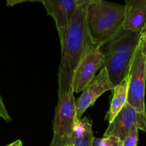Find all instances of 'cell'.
<instances>
[{
  "label": "cell",
  "mask_w": 146,
  "mask_h": 146,
  "mask_svg": "<svg viewBox=\"0 0 146 146\" xmlns=\"http://www.w3.org/2000/svg\"><path fill=\"white\" fill-rule=\"evenodd\" d=\"M0 112H1V114L3 115L4 121H7V122H10V121H11V116L9 115L7 108H6V106L5 105H4V101H3V99L2 98H1V95H0Z\"/></svg>",
  "instance_id": "cell-15"
},
{
  "label": "cell",
  "mask_w": 146,
  "mask_h": 146,
  "mask_svg": "<svg viewBox=\"0 0 146 146\" xmlns=\"http://www.w3.org/2000/svg\"><path fill=\"white\" fill-rule=\"evenodd\" d=\"M145 81L146 54L140 42L130 68L127 103L141 113H146Z\"/></svg>",
  "instance_id": "cell-5"
},
{
  "label": "cell",
  "mask_w": 146,
  "mask_h": 146,
  "mask_svg": "<svg viewBox=\"0 0 146 146\" xmlns=\"http://www.w3.org/2000/svg\"><path fill=\"white\" fill-rule=\"evenodd\" d=\"M20 146H23V144H21V145H20Z\"/></svg>",
  "instance_id": "cell-22"
},
{
  "label": "cell",
  "mask_w": 146,
  "mask_h": 146,
  "mask_svg": "<svg viewBox=\"0 0 146 146\" xmlns=\"http://www.w3.org/2000/svg\"><path fill=\"white\" fill-rule=\"evenodd\" d=\"M104 58L99 47L96 46L90 50L77 66L74 73L72 83V91L74 94L82 92L96 76V74L103 68Z\"/></svg>",
  "instance_id": "cell-7"
},
{
  "label": "cell",
  "mask_w": 146,
  "mask_h": 146,
  "mask_svg": "<svg viewBox=\"0 0 146 146\" xmlns=\"http://www.w3.org/2000/svg\"><path fill=\"white\" fill-rule=\"evenodd\" d=\"M88 6L77 7L71 15L61 43V59L58 70V94L72 91L74 73L90 50L97 46L88 33L86 23Z\"/></svg>",
  "instance_id": "cell-1"
},
{
  "label": "cell",
  "mask_w": 146,
  "mask_h": 146,
  "mask_svg": "<svg viewBox=\"0 0 146 146\" xmlns=\"http://www.w3.org/2000/svg\"><path fill=\"white\" fill-rule=\"evenodd\" d=\"M21 144H22V142H21V140H17V141H14V142L11 143L6 146H20Z\"/></svg>",
  "instance_id": "cell-19"
},
{
  "label": "cell",
  "mask_w": 146,
  "mask_h": 146,
  "mask_svg": "<svg viewBox=\"0 0 146 146\" xmlns=\"http://www.w3.org/2000/svg\"><path fill=\"white\" fill-rule=\"evenodd\" d=\"M68 146H74V144H72V145H68Z\"/></svg>",
  "instance_id": "cell-21"
},
{
  "label": "cell",
  "mask_w": 146,
  "mask_h": 146,
  "mask_svg": "<svg viewBox=\"0 0 146 146\" xmlns=\"http://www.w3.org/2000/svg\"><path fill=\"white\" fill-rule=\"evenodd\" d=\"M141 44L144 53L146 54V24L141 33Z\"/></svg>",
  "instance_id": "cell-17"
},
{
  "label": "cell",
  "mask_w": 146,
  "mask_h": 146,
  "mask_svg": "<svg viewBox=\"0 0 146 146\" xmlns=\"http://www.w3.org/2000/svg\"><path fill=\"white\" fill-rule=\"evenodd\" d=\"M76 3L77 7H81V6H88L91 3L94 2V1H99V0H75Z\"/></svg>",
  "instance_id": "cell-18"
},
{
  "label": "cell",
  "mask_w": 146,
  "mask_h": 146,
  "mask_svg": "<svg viewBox=\"0 0 146 146\" xmlns=\"http://www.w3.org/2000/svg\"><path fill=\"white\" fill-rule=\"evenodd\" d=\"M128 83L129 74L128 76L118 85L114 86L113 91L112 98L111 101L110 108L105 115V121L111 123L113 121L120 111L123 109L128 101Z\"/></svg>",
  "instance_id": "cell-11"
},
{
  "label": "cell",
  "mask_w": 146,
  "mask_h": 146,
  "mask_svg": "<svg viewBox=\"0 0 146 146\" xmlns=\"http://www.w3.org/2000/svg\"><path fill=\"white\" fill-rule=\"evenodd\" d=\"M145 133H146V131H145Z\"/></svg>",
  "instance_id": "cell-23"
},
{
  "label": "cell",
  "mask_w": 146,
  "mask_h": 146,
  "mask_svg": "<svg viewBox=\"0 0 146 146\" xmlns=\"http://www.w3.org/2000/svg\"><path fill=\"white\" fill-rule=\"evenodd\" d=\"M140 42L141 33L125 30L122 27L112 38L98 46L104 58L103 68L108 71L113 86L122 82L129 74Z\"/></svg>",
  "instance_id": "cell-2"
},
{
  "label": "cell",
  "mask_w": 146,
  "mask_h": 146,
  "mask_svg": "<svg viewBox=\"0 0 146 146\" xmlns=\"http://www.w3.org/2000/svg\"><path fill=\"white\" fill-rule=\"evenodd\" d=\"M92 146H123L122 140L113 135L98 138L94 137L92 141Z\"/></svg>",
  "instance_id": "cell-13"
},
{
  "label": "cell",
  "mask_w": 146,
  "mask_h": 146,
  "mask_svg": "<svg viewBox=\"0 0 146 146\" xmlns=\"http://www.w3.org/2000/svg\"><path fill=\"white\" fill-rule=\"evenodd\" d=\"M125 6L106 0L94 1L88 5L86 23L88 33L98 46L112 38L123 27Z\"/></svg>",
  "instance_id": "cell-3"
},
{
  "label": "cell",
  "mask_w": 146,
  "mask_h": 146,
  "mask_svg": "<svg viewBox=\"0 0 146 146\" xmlns=\"http://www.w3.org/2000/svg\"><path fill=\"white\" fill-rule=\"evenodd\" d=\"M0 118H2V119H4V117H3V115H2V114H1V112H0Z\"/></svg>",
  "instance_id": "cell-20"
},
{
  "label": "cell",
  "mask_w": 146,
  "mask_h": 146,
  "mask_svg": "<svg viewBox=\"0 0 146 146\" xmlns=\"http://www.w3.org/2000/svg\"><path fill=\"white\" fill-rule=\"evenodd\" d=\"M47 14L55 21L60 42L63 41L66 32L68 22L76 8L75 0H44L43 3Z\"/></svg>",
  "instance_id": "cell-9"
},
{
  "label": "cell",
  "mask_w": 146,
  "mask_h": 146,
  "mask_svg": "<svg viewBox=\"0 0 146 146\" xmlns=\"http://www.w3.org/2000/svg\"><path fill=\"white\" fill-rule=\"evenodd\" d=\"M94 138L92 120L88 117L78 119L74 129V146H92Z\"/></svg>",
  "instance_id": "cell-12"
},
{
  "label": "cell",
  "mask_w": 146,
  "mask_h": 146,
  "mask_svg": "<svg viewBox=\"0 0 146 146\" xmlns=\"http://www.w3.org/2000/svg\"><path fill=\"white\" fill-rule=\"evenodd\" d=\"M58 94L53 120V138L49 146H68L74 143V129L78 118L74 93Z\"/></svg>",
  "instance_id": "cell-4"
},
{
  "label": "cell",
  "mask_w": 146,
  "mask_h": 146,
  "mask_svg": "<svg viewBox=\"0 0 146 146\" xmlns=\"http://www.w3.org/2000/svg\"><path fill=\"white\" fill-rule=\"evenodd\" d=\"M138 131L139 129L137 127H134L131 130L123 141V146H138Z\"/></svg>",
  "instance_id": "cell-14"
},
{
  "label": "cell",
  "mask_w": 146,
  "mask_h": 146,
  "mask_svg": "<svg viewBox=\"0 0 146 146\" xmlns=\"http://www.w3.org/2000/svg\"><path fill=\"white\" fill-rule=\"evenodd\" d=\"M113 88L107 69L106 68H101L99 74L94 77L82 91L81 96L76 100V111L78 118L81 119L85 111L92 106L103 94L107 91H112Z\"/></svg>",
  "instance_id": "cell-8"
},
{
  "label": "cell",
  "mask_w": 146,
  "mask_h": 146,
  "mask_svg": "<svg viewBox=\"0 0 146 146\" xmlns=\"http://www.w3.org/2000/svg\"><path fill=\"white\" fill-rule=\"evenodd\" d=\"M123 28L141 33L146 24V0H125Z\"/></svg>",
  "instance_id": "cell-10"
},
{
  "label": "cell",
  "mask_w": 146,
  "mask_h": 146,
  "mask_svg": "<svg viewBox=\"0 0 146 146\" xmlns=\"http://www.w3.org/2000/svg\"><path fill=\"white\" fill-rule=\"evenodd\" d=\"M7 5L8 7H13L14 5L20 4V3L30 1V2H40L41 4L44 3V0H5Z\"/></svg>",
  "instance_id": "cell-16"
},
{
  "label": "cell",
  "mask_w": 146,
  "mask_h": 146,
  "mask_svg": "<svg viewBox=\"0 0 146 146\" xmlns=\"http://www.w3.org/2000/svg\"><path fill=\"white\" fill-rule=\"evenodd\" d=\"M134 127L145 132L146 113L139 112L126 103L113 121L110 123L104 136L113 135L123 141Z\"/></svg>",
  "instance_id": "cell-6"
}]
</instances>
